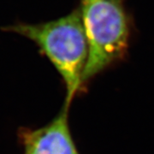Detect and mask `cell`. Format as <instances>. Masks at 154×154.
Masks as SVG:
<instances>
[{"label": "cell", "instance_id": "3", "mask_svg": "<svg viewBox=\"0 0 154 154\" xmlns=\"http://www.w3.org/2000/svg\"><path fill=\"white\" fill-rule=\"evenodd\" d=\"M69 109L63 105L58 115L45 126L20 131L24 154H80L69 128Z\"/></svg>", "mask_w": 154, "mask_h": 154}, {"label": "cell", "instance_id": "2", "mask_svg": "<svg viewBox=\"0 0 154 154\" xmlns=\"http://www.w3.org/2000/svg\"><path fill=\"white\" fill-rule=\"evenodd\" d=\"M79 9L88 45L86 82L124 57L131 26L124 0H81Z\"/></svg>", "mask_w": 154, "mask_h": 154}, {"label": "cell", "instance_id": "1", "mask_svg": "<svg viewBox=\"0 0 154 154\" xmlns=\"http://www.w3.org/2000/svg\"><path fill=\"white\" fill-rule=\"evenodd\" d=\"M6 30L26 37L38 46L59 73L66 88L64 105L72 100L84 82L88 45L80 9L64 17L37 24L17 23Z\"/></svg>", "mask_w": 154, "mask_h": 154}]
</instances>
